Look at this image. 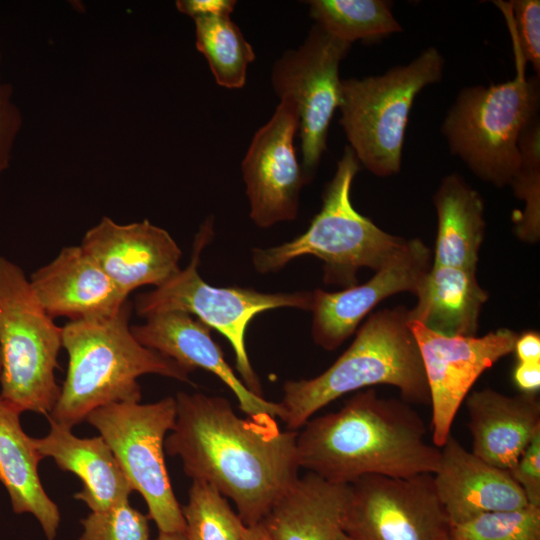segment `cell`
I'll use <instances>...</instances> for the list:
<instances>
[{
	"instance_id": "cell-5",
	"label": "cell",
	"mask_w": 540,
	"mask_h": 540,
	"mask_svg": "<svg viewBox=\"0 0 540 540\" xmlns=\"http://www.w3.org/2000/svg\"><path fill=\"white\" fill-rule=\"evenodd\" d=\"M359 169L360 163L347 146L324 190L322 207L307 230L278 246L253 249L256 271L277 272L298 257L313 255L324 263L326 284L347 288L356 285L360 268L377 271L388 262L407 240L385 232L355 210L351 188Z\"/></svg>"
},
{
	"instance_id": "cell-3",
	"label": "cell",
	"mask_w": 540,
	"mask_h": 540,
	"mask_svg": "<svg viewBox=\"0 0 540 540\" xmlns=\"http://www.w3.org/2000/svg\"><path fill=\"white\" fill-rule=\"evenodd\" d=\"M131 310L127 301L110 317L69 321L62 327L67 374L48 419L72 428L101 406L140 402L137 379L145 374L191 383V370L135 338Z\"/></svg>"
},
{
	"instance_id": "cell-16",
	"label": "cell",
	"mask_w": 540,
	"mask_h": 540,
	"mask_svg": "<svg viewBox=\"0 0 540 540\" xmlns=\"http://www.w3.org/2000/svg\"><path fill=\"white\" fill-rule=\"evenodd\" d=\"M80 246L126 296L142 286L158 287L181 269L178 244L148 220L123 225L103 217Z\"/></svg>"
},
{
	"instance_id": "cell-7",
	"label": "cell",
	"mask_w": 540,
	"mask_h": 540,
	"mask_svg": "<svg viewBox=\"0 0 540 540\" xmlns=\"http://www.w3.org/2000/svg\"><path fill=\"white\" fill-rule=\"evenodd\" d=\"M445 60L429 47L382 75L341 81L339 123L358 162L378 177L399 173L416 96L442 79Z\"/></svg>"
},
{
	"instance_id": "cell-14",
	"label": "cell",
	"mask_w": 540,
	"mask_h": 540,
	"mask_svg": "<svg viewBox=\"0 0 540 540\" xmlns=\"http://www.w3.org/2000/svg\"><path fill=\"white\" fill-rule=\"evenodd\" d=\"M299 130L295 102L280 99L271 118L254 134L242 161L250 218L260 228L297 218L306 183L294 137Z\"/></svg>"
},
{
	"instance_id": "cell-39",
	"label": "cell",
	"mask_w": 540,
	"mask_h": 540,
	"mask_svg": "<svg viewBox=\"0 0 540 540\" xmlns=\"http://www.w3.org/2000/svg\"><path fill=\"white\" fill-rule=\"evenodd\" d=\"M154 540H188L185 533L174 532V533H165L159 532V535Z\"/></svg>"
},
{
	"instance_id": "cell-2",
	"label": "cell",
	"mask_w": 540,
	"mask_h": 540,
	"mask_svg": "<svg viewBox=\"0 0 540 540\" xmlns=\"http://www.w3.org/2000/svg\"><path fill=\"white\" fill-rule=\"evenodd\" d=\"M296 451L300 468L347 485L368 475L434 474L440 460L412 405L373 388L357 391L336 412L310 418L297 431Z\"/></svg>"
},
{
	"instance_id": "cell-36",
	"label": "cell",
	"mask_w": 540,
	"mask_h": 540,
	"mask_svg": "<svg viewBox=\"0 0 540 540\" xmlns=\"http://www.w3.org/2000/svg\"><path fill=\"white\" fill-rule=\"evenodd\" d=\"M513 381L521 393L536 394L540 388V361L518 362L513 371Z\"/></svg>"
},
{
	"instance_id": "cell-8",
	"label": "cell",
	"mask_w": 540,
	"mask_h": 540,
	"mask_svg": "<svg viewBox=\"0 0 540 540\" xmlns=\"http://www.w3.org/2000/svg\"><path fill=\"white\" fill-rule=\"evenodd\" d=\"M61 348L62 327L38 302L23 270L0 256V397L20 412L49 416L60 395Z\"/></svg>"
},
{
	"instance_id": "cell-29",
	"label": "cell",
	"mask_w": 540,
	"mask_h": 540,
	"mask_svg": "<svg viewBox=\"0 0 540 540\" xmlns=\"http://www.w3.org/2000/svg\"><path fill=\"white\" fill-rule=\"evenodd\" d=\"M519 166L510 187L525 204L514 213L515 232L521 240L535 243L540 238V123L531 122L519 139Z\"/></svg>"
},
{
	"instance_id": "cell-17",
	"label": "cell",
	"mask_w": 540,
	"mask_h": 540,
	"mask_svg": "<svg viewBox=\"0 0 540 540\" xmlns=\"http://www.w3.org/2000/svg\"><path fill=\"white\" fill-rule=\"evenodd\" d=\"M142 324L131 326L135 338L145 347L169 357L191 370L216 375L235 395L247 417H282L280 403L252 393L235 374L223 351L211 337V328L182 311L152 314Z\"/></svg>"
},
{
	"instance_id": "cell-27",
	"label": "cell",
	"mask_w": 540,
	"mask_h": 540,
	"mask_svg": "<svg viewBox=\"0 0 540 540\" xmlns=\"http://www.w3.org/2000/svg\"><path fill=\"white\" fill-rule=\"evenodd\" d=\"M196 48L206 58L216 83L227 89L242 88L255 52L228 15L198 17Z\"/></svg>"
},
{
	"instance_id": "cell-23",
	"label": "cell",
	"mask_w": 540,
	"mask_h": 540,
	"mask_svg": "<svg viewBox=\"0 0 540 540\" xmlns=\"http://www.w3.org/2000/svg\"><path fill=\"white\" fill-rule=\"evenodd\" d=\"M20 413L0 397V482L8 491L13 511L32 514L46 538L54 540L60 512L40 482L38 464L43 458L33 438L23 431Z\"/></svg>"
},
{
	"instance_id": "cell-6",
	"label": "cell",
	"mask_w": 540,
	"mask_h": 540,
	"mask_svg": "<svg viewBox=\"0 0 540 540\" xmlns=\"http://www.w3.org/2000/svg\"><path fill=\"white\" fill-rule=\"evenodd\" d=\"M539 76L523 69L511 80L463 88L441 131L450 151L481 180L509 186L519 166V139L539 117Z\"/></svg>"
},
{
	"instance_id": "cell-12",
	"label": "cell",
	"mask_w": 540,
	"mask_h": 540,
	"mask_svg": "<svg viewBox=\"0 0 540 540\" xmlns=\"http://www.w3.org/2000/svg\"><path fill=\"white\" fill-rule=\"evenodd\" d=\"M350 486L343 532L352 540H451L433 474L368 475Z\"/></svg>"
},
{
	"instance_id": "cell-1",
	"label": "cell",
	"mask_w": 540,
	"mask_h": 540,
	"mask_svg": "<svg viewBox=\"0 0 540 540\" xmlns=\"http://www.w3.org/2000/svg\"><path fill=\"white\" fill-rule=\"evenodd\" d=\"M175 400L167 454L193 481L230 499L246 526L261 523L299 478L297 431L282 430L272 416L241 418L223 397L179 392Z\"/></svg>"
},
{
	"instance_id": "cell-13",
	"label": "cell",
	"mask_w": 540,
	"mask_h": 540,
	"mask_svg": "<svg viewBox=\"0 0 540 540\" xmlns=\"http://www.w3.org/2000/svg\"><path fill=\"white\" fill-rule=\"evenodd\" d=\"M409 327L418 345L430 394L432 443L441 448L457 412L481 374L514 350L518 334L500 328L477 336H444L418 321Z\"/></svg>"
},
{
	"instance_id": "cell-26",
	"label": "cell",
	"mask_w": 540,
	"mask_h": 540,
	"mask_svg": "<svg viewBox=\"0 0 540 540\" xmlns=\"http://www.w3.org/2000/svg\"><path fill=\"white\" fill-rule=\"evenodd\" d=\"M309 14L332 36L352 45L354 41H375L402 31L383 0H312Z\"/></svg>"
},
{
	"instance_id": "cell-11",
	"label": "cell",
	"mask_w": 540,
	"mask_h": 540,
	"mask_svg": "<svg viewBox=\"0 0 540 540\" xmlns=\"http://www.w3.org/2000/svg\"><path fill=\"white\" fill-rule=\"evenodd\" d=\"M351 48L314 24L304 42L288 50L271 71L279 98H291L298 109L302 170L309 182L326 150L331 119L341 102L339 66Z\"/></svg>"
},
{
	"instance_id": "cell-35",
	"label": "cell",
	"mask_w": 540,
	"mask_h": 540,
	"mask_svg": "<svg viewBox=\"0 0 540 540\" xmlns=\"http://www.w3.org/2000/svg\"><path fill=\"white\" fill-rule=\"evenodd\" d=\"M236 1L233 0H179L177 9L192 19L206 16L228 15L233 12Z\"/></svg>"
},
{
	"instance_id": "cell-24",
	"label": "cell",
	"mask_w": 540,
	"mask_h": 540,
	"mask_svg": "<svg viewBox=\"0 0 540 540\" xmlns=\"http://www.w3.org/2000/svg\"><path fill=\"white\" fill-rule=\"evenodd\" d=\"M475 273L432 265L415 293L417 303L410 309V320L444 336H476L489 294Z\"/></svg>"
},
{
	"instance_id": "cell-10",
	"label": "cell",
	"mask_w": 540,
	"mask_h": 540,
	"mask_svg": "<svg viewBox=\"0 0 540 540\" xmlns=\"http://www.w3.org/2000/svg\"><path fill=\"white\" fill-rule=\"evenodd\" d=\"M175 397L157 402H118L101 406L85 420L112 450L133 490L144 498L159 532H185V520L173 492L164 458V442L174 427Z\"/></svg>"
},
{
	"instance_id": "cell-25",
	"label": "cell",
	"mask_w": 540,
	"mask_h": 540,
	"mask_svg": "<svg viewBox=\"0 0 540 540\" xmlns=\"http://www.w3.org/2000/svg\"><path fill=\"white\" fill-rule=\"evenodd\" d=\"M437 236L432 265L476 272L484 239V202L458 173L445 176L433 195Z\"/></svg>"
},
{
	"instance_id": "cell-15",
	"label": "cell",
	"mask_w": 540,
	"mask_h": 540,
	"mask_svg": "<svg viewBox=\"0 0 540 540\" xmlns=\"http://www.w3.org/2000/svg\"><path fill=\"white\" fill-rule=\"evenodd\" d=\"M431 257L430 249L420 239H409L366 283L337 292L314 290L310 309L314 342L333 351L385 298L401 292L415 295L432 266Z\"/></svg>"
},
{
	"instance_id": "cell-20",
	"label": "cell",
	"mask_w": 540,
	"mask_h": 540,
	"mask_svg": "<svg viewBox=\"0 0 540 540\" xmlns=\"http://www.w3.org/2000/svg\"><path fill=\"white\" fill-rule=\"evenodd\" d=\"M471 452L485 462L510 470L540 434V402L536 394H502L491 388L466 397Z\"/></svg>"
},
{
	"instance_id": "cell-41",
	"label": "cell",
	"mask_w": 540,
	"mask_h": 540,
	"mask_svg": "<svg viewBox=\"0 0 540 540\" xmlns=\"http://www.w3.org/2000/svg\"><path fill=\"white\" fill-rule=\"evenodd\" d=\"M1 60H2V57H1V50H0V67H1ZM1 81V79H0Z\"/></svg>"
},
{
	"instance_id": "cell-30",
	"label": "cell",
	"mask_w": 540,
	"mask_h": 540,
	"mask_svg": "<svg viewBox=\"0 0 540 540\" xmlns=\"http://www.w3.org/2000/svg\"><path fill=\"white\" fill-rule=\"evenodd\" d=\"M451 540H540V506L483 513L451 527Z\"/></svg>"
},
{
	"instance_id": "cell-42",
	"label": "cell",
	"mask_w": 540,
	"mask_h": 540,
	"mask_svg": "<svg viewBox=\"0 0 540 540\" xmlns=\"http://www.w3.org/2000/svg\"><path fill=\"white\" fill-rule=\"evenodd\" d=\"M0 372H1V356H0Z\"/></svg>"
},
{
	"instance_id": "cell-21",
	"label": "cell",
	"mask_w": 540,
	"mask_h": 540,
	"mask_svg": "<svg viewBox=\"0 0 540 540\" xmlns=\"http://www.w3.org/2000/svg\"><path fill=\"white\" fill-rule=\"evenodd\" d=\"M50 431L43 438H33L42 458L51 457L57 466L82 481L75 498L92 511L106 510L128 499L133 491L112 450L101 437L79 438L71 428L51 419Z\"/></svg>"
},
{
	"instance_id": "cell-37",
	"label": "cell",
	"mask_w": 540,
	"mask_h": 540,
	"mask_svg": "<svg viewBox=\"0 0 540 540\" xmlns=\"http://www.w3.org/2000/svg\"><path fill=\"white\" fill-rule=\"evenodd\" d=\"M518 362L540 361V335L536 331H526L518 335L514 350Z\"/></svg>"
},
{
	"instance_id": "cell-4",
	"label": "cell",
	"mask_w": 540,
	"mask_h": 540,
	"mask_svg": "<svg viewBox=\"0 0 540 540\" xmlns=\"http://www.w3.org/2000/svg\"><path fill=\"white\" fill-rule=\"evenodd\" d=\"M404 306L372 313L351 345L324 372L283 385L281 420L298 431L316 412L354 391L389 385L411 405H429L430 394L416 340Z\"/></svg>"
},
{
	"instance_id": "cell-28",
	"label": "cell",
	"mask_w": 540,
	"mask_h": 540,
	"mask_svg": "<svg viewBox=\"0 0 540 540\" xmlns=\"http://www.w3.org/2000/svg\"><path fill=\"white\" fill-rule=\"evenodd\" d=\"M182 508L188 540H245L246 525L218 490L192 481Z\"/></svg>"
},
{
	"instance_id": "cell-19",
	"label": "cell",
	"mask_w": 540,
	"mask_h": 540,
	"mask_svg": "<svg viewBox=\"0 0 540 540\" xmlns=\"http://www.w3.org/2000/svg\"><path fill=\"white\" fill-rule=\"evenodd\" d=\"M433 479L451 527L483 513L513 510L528 504L522 488L508 470L477 457L452 434L440 448Z\"/></svg>"
},
{
	"instance_id": "cell-32",
	"label": "cell",
	"mask_w": 540,
	"mask_h": 540,
	"mask_svg": "<svg viewBox=\"0 0 540 540\" xmlns=\"http://www.w3.org/2000/svg\"><path fill=\"white\" fill-rule=\"evenodd\" d=\"M516 40L523 62L540 73V1L514 0L510 4Z\"/></svg>"
},
{
	"instance_id": "cell-40",
	"label": "cell",
	"mask_w": 540,
	"mask_h": 540,
	"mask_svg": "<svg viewBox=\"0 0 540 540\" xmlns=\"http://www.w3.org/2000/svg\"><path fill=\"white\" fill-rule=\"evenodd\" d=\"M339 540H352L350 537H348L344 532L341 534Z\"/></svg>"
},
{
	"instance_id": "cell-33",
	"label": "cell",
	"mask_w": 540,
	"mask_h": 540,
	"mask_svg": "<svg viewBox=\"0 0 540 540\" xmlns=\"http://www.w3.org/2000/svg\"><path fill=\"white\" fill-rule=\"evenodd\" d=\"M22 126V115L10 83L0 81V174L10 165L13 147Z\"/></svg>"
},
{
	"instance_id": "cell-31",
	"label": "cell",
	"mask_w": 540,
	"mask_h": 540,
	"mask_svg": "<svg viewBox=\"0 0 540 540\" xmlns=\"http://www.w3.org/2000/svg\"><path fill=\"white\" fill-rule=\"evenodd\" d=\"M78 540H150L148 517L124 499L102 511H92L81 520Z\"/></svg>"
},
{
	"instance_id": "cell-22",
	"label": "cell",
	"mask_w": 540,
	"mask_h": 540,
	"mask_svg": "<svg viewBox=\"0 0 540 540\" xmlns=\"http://www.w3.org/2000/svg\"><path fill=\"white\" fill-rule=\"evenodd\" d=\"M351 486L307 472L261 521L271 540H339Z\"/></svg>"
},
{
	"instance_id": "cell-34",
	"label": "cell",
	"mask_w": 540,
	"mask_h": 540,
	"mask_svg": "<svg viewBox=\"0 0 540 540\" xmlns=\"http://www.w3.org/2000/svg\"><path fill=\"white\" fill-rule=\"evenodd\" d=\"M509 473L522 488L528 504L540 506V434L526 447Z\"/></svg>"
},
{
	"instance_id": "cell-9",
	"label": "cell",
	"mask_w": 540,
	"mask_h": 540,
	"mask_svg": "<svg viewBox=\"0 0 540 540\" xmlns=\"http://www.w3.org/2000/svg\"><path fill=\"white\" fill-rule=\"evenodd\" d=\"M214 236L213 219L203 222L195 236L190 263L154 289L139 294L137 314L146 318L165 311H182L216 329L231 344L236 369L244 385L262 396V386L246 349L249 322L259 313L289 307L310 311L312 292L264 293L241 287H216L205 282L198 266L203 249Z\"/></svg>"
},
{
	"instance_id": "cell-18",
	"label": "cell",
	"mask_w": 540,
	"mask_h": 540,
	"mask_svg": "<svg viewBox=\"0 0 540 540\" xmlns=\"http://www.w3.org/2000/svg\"><path fill=\"white\" fill-rule=\"evenodd\" d=\"M43 309L53 319L95 320L116 314L128 301L80 245L66 246L29 279Z\"/></svg>"
},
{
	"instance_id": "cell-38",
	"label": "cell",
	"mask_w": 540,
	"mask_h": 540,
	"mask_svg": "<svg viewBox=\"0 0 540 540\" xmlns=\"http://www.w3.org/2000/svg\"><path fill=\"white\" fill-rule=\"evenodd\" d=\"M245 540H271L261 523L246 526Z\"/></svg>"
}]
</instances>
